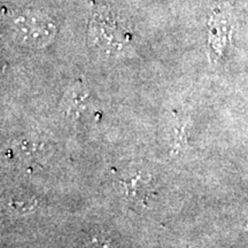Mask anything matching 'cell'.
I'll list each match as a JSON object with an SVG mask.
<instances>
[{"mask_svg":"<svg viewBox=\"0 0 248 248\" xmlns=\"http://www.w3.org/2000/svg\"><path fill=\"white\" fill-rule=\"evenodd\" d=\"M13 30L17 39L27 45H44L52 38L54 27L46 17L24 14L13 20Z\"/></svg>","mask_w":248,"mask_h":248,"instance_id":"obj_1","label":"cell"}]
</instances>
